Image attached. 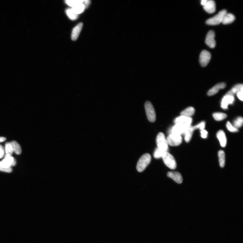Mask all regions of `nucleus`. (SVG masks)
<instances>
[{"instance_id": "nucleus-1", "label": "nucleus", "mask_w": 243, "mask_h": 243, "mask_svg": "<svg viewBox=\"0 0 243 243\" xmlns=\"http://www.w3.org/2000/svg\"><path fill=\"white\" fill-rule=\"evenodd\" d=\"M151 160V155L146 153L143 155L139 160L136 165V169L139 172H142L145 169L149 164Z\"/></svg>"}, {"instance_id": "nucleus-2", "label": "nucleus", "mask_w": 243, "mask_h": 243, "mask_svg": "<svg viewBox=\"0 0 243 243\" xmlns=\"http://www.w3.org/2000/svg\"><path fill=\"white\" fill-rule=\"evenodd\" d=\"M227 13L226 10H221L217 14L208 19L206 21V24L211 26H216L222 22L223 18Z\"/></svg>"}, {"instance_id": "nucleus-3", "label": "nucleus", "mask_w": 243, "mask_h": 243, "mask_svg": "<svg viewBox=\"0 0 243 243\" xmlns=\"http://www.w3.org/2000/svg\"><path fill=\"white\" fill-rule=\"evenodd\" d=\"M158 148L164 152H168V144L165 135L163 132L158 134L156 140Z\"/></svg>"}, {"instance_id": "nucleus-4", "label": "nucleus", "mask_w": 243, "mask_h": 243, "mask_svg": "<svg viewBox=\"0 0 243 243\" xmlns=\"http://www.w3.org/2000/svg\"><path fill=\"white\" fill-rule=\"evenodd\" d=\"M162 158L164 164L172 170L175 169L176 168V162L173 156L170 153L168 152L165 153Z\"/></svg>"}, {"instance_id": "nucleus-5", "label": "nucleus", "mask_w": 243, "mask_h": 243, "mask_svg": "<svg viewBox=\"0 0 243 243\" xmlns=\"http://www.w3.org/2000/svg\"><path fill=\"white\" fill-rule=\"evenodd\" d=\"M147 117L151 122H154L156 120V115L153 105L149 101H147L145 104Z\"/></svg>"}, {"instance_id": "nucleus-6", "label": "nucleus", "mask_w": 243, "mask_h": 243, "mask_svg": "<svg viewBox=\"0 0 243 243\" xmlns=\"http://www.w3.org/2000/svg\"><path fill=\"white\" fill-rule=\"evenodd\" d=\"M167 139L168 145L172 146H177L182 143V139L181 136L170 134Z\"/></svg>"}, {"instance_id": "nucleus-7", "label": "nucleus", "mask_w": 243, "mask_h": 243, "mask_svg": "<svg viewBox=\"0 0 243 243\" xmlns=\"http://www.w3.org/2000/svg\"><path fill=\"white\" fill-rule=\"evenodd\" d=\"M192 119L191 117H186L181 115L175 119L174 123L175 124H179L187 128L191 125Z\"/></svg>"}, {"instance_id": "nucleus-8", "label": "nucleus", "mask_w": 243, "mask_h": 243, "mask_svg": "<svg viewBox=\"0 0 243 243\" xmlns=\"http://www.w3.org/2000/svg\"><path fill=\"white\" fill-rule=\"evenodd\" d=\"M211 59V55L208 51L204 50L200 55V62L202 67H205L209 64Z\"/></svg>"}, {"instance_id": "nucleus-9", "label": "nucleus", "mask_w": 243, "mask_h": 243, "mask_svg": "<svg viewBox=\"0 0 243 243\" xmlns=\"http://www.w3.org/2000/svg\"><path fill=\"white\" fill-rule=\"evenodd\" d=\"M215 33L213 30H210L207 33L206 39L205 43L210 48H213L216 47V42L214 40Z\"/></svg>"}, {"instance_id": "nucleus-10", "label": "nucleus", "mask_w": 243, "mask_h": 243, "mask_svg": "<svg viewBox=\"0 0 243 243\" xmlns=\"http://www.w3.org/2000/svg\"><path fill=\"white\" fill-rule=\"evenodd\" d=\"M203 8L208 13H213L216 10L215 2L212 0H208L206 4L203 6Z\"/></svg>"}, {"instance_id": "nucleus-11", "label": "nucleus", "mask_w": 243, "mask_h": 243, "mask_svg": "<svg viewBox=\"0 0 243 243\" xmlns=\"http://www.w3.org/2000/svg\"><path fill=\"white\" fill-rule=\"evenodd\" d=\"M234 101V96L225 95L221 103V107L224 109H227L229 104H232Z\"/></svg>"}, {"instance_id": "nucleus-12", "label": "nucleus", "mask_w": 243, "mask_h": 243, "mask_svg": "<svg viewBox=\"0 0 243 243\" xmlns=\"http://www.w3.org/2000/svg\"><path fill=\"white\" fill-rule=\"evenodd\" d=\"M226 87V84L224 83H218L208 91L207 94L209 96L217 94L220 89H223Z\"/></svg>"}, {"instance_id": "nucleus-13", "label": "nucleus", "mask_w": 243, "mask_h": 243, "mask_svg": "<svg viewBox=\"0 0 243 243\" xmlns=\"http://www.w3.org/2000/svg\"><path fill=\"white\" fill-rule=\"evenodd\" d=\"M167 176L168 177L172 179L177 184H180L183 181L182 176L179 172H168L167 174Z\"/></svg>"}, {"instance_id": "nucleus-14", "label": "nucleus", "mask_w": 243, "mask_h": 243, "mask_svg": "<svg viewBox=\"0 0 243 243\" xmlns=\"http://www.w3.org/2000/svg\"><path fill=\"white\" fill-rule=\"evenodd\" d=\"M186 128L184 126L176 124L172 128L171 133L181 136L182 135L184 134Z\"/></svg>"}, {"instance_id": "nucleus-15", "label": "nucleus", "mask_w": 243, "mask_h": 243, "mask_svg": "<svg viewBox=\"0 0 243 243\" xmlns=\"http://www.w3.org/2000/svg\"><path fill=\"white\" fill-rule=\"evenodd\" d=\"M217 136L219 140L222 147H225L227 144V138L225 132L222 130H220L217 133Z\"/></svg>"}, {"instance_id": "nucleus-16", "label": "nucleus", "mask_w": 243, "mask_h": 243, "mask_svg": "<svg viewBox=\"0 0 243 243\" xmlns=\"http://www.w3.org/2000/svg\"><path fill=\"white\" fill-rule=\"evenodd\" d=\"M83 23H80L74 28L71 34V39L75 41L78 38L80 31L82 29Z\"/></svg>"}, {"instance_id": "nucleus-17", "label": "nucleus", "mask_w": 243, "mask_h": 243, "mask_svg": "<svg viewBox=\"0 0 243 243\" xmlns=\"http://www.w3.org/2000/svg\"><path fill=\"white\" fill-rule=\"evenodd\" d=\"M195 130L193 126L191 125L185 130L184 133L185 140L187 143H188L191 140L193 132Z\"/></svg>"}, {"instance_id": "nucleus-18", "label": "nucleus", "mask_w": 243, "mask_h": 243, "mask_svg": "<svg viewBox=\"0 0 243 243\" xmlns=\"http://www.w3.org/2000/svg\"><path fill=\"white\" fill-rule=\"evenodd\" d=\"M243 91V87L242 84H238L234 87L232 89L228 91L225 95L234 96L235 94H237L239 91Z\"/></svg>"}, {"instance_id": "nucleus-19", "label": "nucleus", "mask_w": 243, "mask_h": 243, "mask_svg": "<svg viewBox=\"0 0 243 243\" xmlns=\"http://www.w3.org/2000/svg\"><path fill=\"white\" fill-rule=\"evenodd\" d=\"M235 19V16L231 13H226L224 16L222 22L224 24H230L233 22Z\"/></svg>"}, {"instance_id": "nucleus-20", "label": "nucleus", "mask_w": 243, "mask_h": 243, "mask_svg": "<svg viewBox=\"0 0 243 243\" xmlns=\"http://www.w3.org/2000/svg\"><path fill=\"white\" fill-rule=\"evenodd\" d=\"M195 109L192 107H189L186 108L182 111L181 113V115H184L186 117H191V116L194 114Z\"/></svg>"}, {"instance_id": "nucleus-21", "label": "nucleus", "mask_w": 243, "mask_h": 243, "mask_svg": "<svg viewBox=\"0 0 243 243\" xmlns=\"http://www.w3.org/2000/svg\"><path fill=\"white\" fill-rule=\"evenodd\" d=\"M10 143L11 144L13 152L17 155L20 154L22 151L19 144L15 141H12Z\"/></svg>"}, {"instance_id": "nucleus-22", "label": "nucleus", "mask_w": 243, "mask_h": 243, "mask_svg": "<svg viewBox=\"0 0 243 243\" xmlns=\"http://www.w3.org/2000/svg\"><path fill=\"white\" fill-rule=\"evenodd\" d=\"M71 9L76 14L78 15L84 11V9H85V7L83 3H82L73 7Z\"/></svg>"}, {"instance_id": "nucleus-23", "label": "nucleus", "mask_w": 243, "mask_h": 243, "mask_svg": "<svg viewBox=\"0 0 243 243\" xmlns=\"http://www.w3.org/2000/svg\"><path fill=\"white\" fill-rule=\"evenodd\" d=\"M218 156L220 166L221 168H223L225 164V154L224 151L223 150L219 151L218 152Z\"/></svg>"}, {"instance_id": "nucleus-24", "label": "nucleus", "mask_w": 243, "mask_h": 243, "mask_svg": "<svg viewBox=\"0 0 243 243\" xmlns=\"http://www.w3.org/2000/svg\"><path fill=\"white\" fill-rule=\"evenodd\" d=\"M213 117L216 120L221 121L226 118L227 115L222 112H217L213 114Z\"/></svg>"}, {"instance_id": "nucleus-25", "label": "nucleus", "mask_w": 243, "mask_h": 243, "mask_svg": "<svg viewBox=\"0 0 243 243\" xmlns=\"http://www.w3.org/2000/svg\"><path fill=\"white\" fill-rule=\"evenodd\" d=\"M66 12L67 15L70 19L74 20L78 18V15L74 12L71 8L67 9Z\"/></svg>"}, {"instance_id": "nucleus-26", "label": "nucleus", "mask_w": 243, "mask_h": 243, "mask_svg": "<svg viewBox=\"0 0 243 243\" xmlns=\"http://www.w3.org/2000/svg\"><path fill=\"white\" fill-rule=\"evenodd\" d=\"M83 1L82 0H67L65 1L66 3L72 8L76 6L83 3Z\"/></svg>"}, {"instance_id": "nucleus-27", "label": "nucleus", "mask_w": 243, "mask_h": 243, "mask_svg": "<svg viewBox=\"0 0 243 243\" xmlns=\"http://www.w3.org/2000/svg\"><path fill=\"white\" fill-rule=\"evenodd\" d=\"M243 123V118L241 117H239L234 121L233 126L234 128L238 129V128L241 127L242 126Z\"/></svg>"}, {"instance_id": "nucleus-28", "label": "nucleus", "mask_w": 243, "mask_h": 243, "mask_svg": "<svg viewBox=\"0 0 243 243\" xmlns=\"http://www.w3.org/2000/svg\"><path fill=\"white\" fill-rule=\"evenodd\" d=\"M165 153V152L157 148L154 151V157L156 159H159L163 157Z\"/></svg>"}, {"instance_id": "nucleus-29", "label": "nucleus", "mask_w": 243, "mask_h": 243, "mask_svg": "<svg viewBox=\"0 0 243 243\" xmlns=\"http://www.w3.org/2000/svg\"><path fill=\"white\" fill-rule=\"evenodd\" d=\"M5 149L6 154L12 155L13 152V151L11 144L10 142H7L6 144Z\"/></svg>"}, {"instance_id": "nucleus-30", "label": "nucleus", "mask_w": 243, "mask_h": 243, "mask_svg": "<svg viewBox=\"0 0 243 243\" xmlns=\"http://www.w3.org/2000/svg\"><path fill=\"white\" fill-rule=\"evenodd\" d=\"M226 127L229 131L231 132H234L238 131V129L234 128L229 122H228L226 124Z\"/></svg>"}, {"instance_id": "nucleus-31", "label": "nucleus", "mask_w": 243, "mask_h": 243, "mask_svg": "<svg viewBox=\"0 0 243 243\" xmlns=\"http://www.w3.org/2000/svg\"><path fill=\"white\" fill-rule=\"evenodd\" d=\"M205 126V122L204 121H202L199 123V124L193 126L195 130L197 129H199L200 130H202L204 129Z\"/></svg>"}, {"instance_id": "nucleus-32", "label": "nucleus", "mask_w": 243, "mask_h": 243, "mask_svg": "<svg viewBox=\"0 0 243 243\" xmlns=\"http://www.w3.org/2000/svg\"><path fill=\"white\" fill-rule=\"evenodd\" d=\"M201 133V136L202 138L203 139H206L207 138L208 135V132L205 129L201 130L200 132Z\"/></svg>"}, {"instance_id": "nucleus-33", "label": "nucleus", "mask_w": 243, "mask_h": 243, "mask_svg": "<svg viewBox=\"0 0 243 243\" xmlns=\"http://www.w3.org/2000/svg\"><path fill=\"white\" fill-rule=\"evenodd\" d=\"M5 154V150L3 147L0 145V159L3 157Z\"/></svg>"}, {"instance_id": "nucleus-34", "label": "nucleus", "mask_w": 243, "mask_h": 243, "mask_svg": "<svg viewBox=\"0 0 243 243\" xmlns=\"http://www.w3.org/2000/svg\"><path fill=\"white\" fill-rule=\"evenodd\" d=\"M12 169L11 167L10 168L7 169L3 168L0 167V171L5 172H12Z\"/></svg>"}, {"instance_id": "nucleus-35", "label": "nucleus", "mask_w": 243, "mask_h": 243, "mask_svg": "<svg viewBox=\"0 0 243 243\" xmlns=\"http://www.w3.org/2000/svg\"><path fill=\"white\" fill-rule=\"evenodd\" d=\"M243 91H239V92H238L237 93V96L238 98L239 99V100H240L241 101H243Z\"/></svg>"}, {"instance_id": "nucleus-36", "label": "nucleus", "mask_w": 243, "mask_h": 243, "mask_svg": "<svg viewBox=\"0 0 243 243\" xmlns=\"http://www.w3.org/2000/svg\"><path fill=\"white\" fill-rule=\"evenodd\" d=\"M83 3L84 6H85V8H87L89 6L90 2L89 0H86V1H83Z\"/></svg>"}, {"instance_id": "nucleus-37", "label": "nucleus", "mask_w": 243, "mask_h": 243, "mask_svg": "<svg viewBox=\"0 0 243 243\" xmlns=\"http://www.w3.org/2000/svg\"><path fill=\"white\" fill-rule=\"evenodd\" d=\"M207 1L208 0H202L201 1V5L204 6L206 4Z\"/></svg>"}, {"instance_id": "nucleus-38", "label": "nucleus", "mask_w": 243, "mask_h": 243, "mask_svg": "<svg viewBox=\"0 0 243 243\" xmlns=\"http://www.w3.org/2000/svg\"><path fill=\"white\" fill-rule=\"evenodd\" d=\"M6 139L5 137H0V143L4 142L6 140Z\"/></svg>"}]
</instances>
